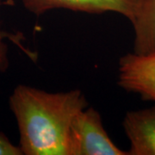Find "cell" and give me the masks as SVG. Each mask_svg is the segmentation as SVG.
Masks as SVG:
<instances>
[{"label":"cell","mask_w":155,"mask_h":155,"mask_svg":"<svg viewBox=\"0 0 155 155\" xmlns=\"http://www.w3.org/2000/svg\"><path fill=\"white\" fill-rule=\"evenodd\" d=\"M123 128L130 142V155H155V106L128 111Z\"/></svg>","instance_id":"5"},{"label":"cell","mask_w":155,"mask_h":155,"mask_svg":"<svg viewBox=\"0 0 155 155\" xmlns=\"http://www.w3.org/2000/svg\"><path fill=\"white\" fill-rule=\"evenodd\" d=\"M9 65V60L7 55V46L0 41V72L5 71Z\"/></svg>","instance_id":"8"},{"label":"cell","mask_w":155,"mask_h":155,"mask_svg":"<svg viewBox=\"0 0 155 155\" xmlns=\"http://www.w3.org/2000/svg\"><path fill=\"white\" fill-rule=\"evenodd\" d=\"M25 155H68L71 125L74 117L88 107L81 91L49 93L19 84L10 97Z\"/></svg>","instance_id":"1"},{"label":"cell","mask_w":155,"mask_h":155,"mask_svg":"<svg viewBox=\"0 0 155 155\" xmlns=\"http://www.w3.org/2000/svg\"><path fill=\"white\" fill-rule=\"evenodd\" d=\"M120 149L104 129L100 114L85 108L74 117L71 125L68 155H127Z\"/></svg>","instance_id":"2"},{"label":"cell","mask_w":155,"mask_h":155,"mask_svg":"<svg viewBox=\"0 0 155 155\" xmlns=\"http://www.w3.org/2000/svg\"><path fill=\"white\" fill-rule=\"evenodd\" d=\"M0 155H22L19 146L11 143L5 134L0 132Z\"/></svg>","instance_id":"7"},{"label":"cell","mask_w":155,"mask_h":155,"mask_svg":"<svg viewBox=\"0 0 155 155\" xmlns=\"http://www.w3.org/2000/svg\"><path fill=\"white\" fill-rule=\"evenodd\" d=\"M118 84L141 98L155 102V54H128L119 61Z\"/></svg>","instance_id":"4"},{"label":"cell","mask_w":155,"mask_h":155,"mask_svg":"<svg viewBox=\"0 0 155 155\" xmlns=\"http://www.w3.org/2000/svg\"><path fill=\"white\" fill-rule=\"evenodd\" d=\"M131 23L134 30V53L139 55L155 54V0H140Z\"/></svg>","instance_id":"6"},{"label":"cell","mask_w":155,"mask_h":155,"mask_svg":"<svg viewBox=\"0 0 155 155\" xmlns=\"http://www.w3.org/2000/svg\"><path fill=\"white\" fill-rule=\"evenodd\" d=\"M24 7L35 15H42L54 9H66L90 14L119 13L131 22L140 0H22Z\"/></svg>","instance_id":"3"}]
</instances>
